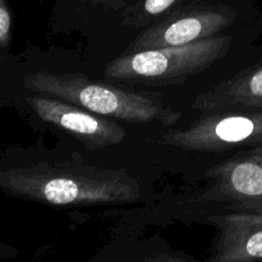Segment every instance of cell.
<instances>
[{"label":"cell","mask_w":262,"mask_h":262,"mask_svg":"<svg viewBox=\"0 0 262 262\" xmlns=\"http://www.w3.org/2000/svg\"><path fill=\"white\" fill-rule=\"evenodd\" d=\"M235 19L227 7H192L155 23L136 37L124 54L151 49L182 46L217 35Z\"/></svg>","instance_id":"6"},{"label":"cell","mask_w":262,"mask_h":262,"mask_svg":"<svg viewBox=\"0 0 262 262\" xmlns=\"http://www.w3.org/2000/svg\"><path fill=\"white\" fill-rule=\"evenodd\" d=\"M207 177L214 181V187L206 199L214 194L250 206L262 205V143L210 169Z\"/></svg>","instance_id":"7"},{"label":"cell","mask_w":262,"mask_h":262,"mask_svg":"<svg viewBox=\"0 0 262 262\" xmlns=\"http://www.w3.org/2000/svg\"><path fill=\"white\" fill-rule=\"evenodd\" d=\"M219 220L230 253L245 260H262V214H230Z\"/></svg>","instance_id":"9"},{"label":"cell","mask_w":262,"mask_h":262,"mask_svg":"<svg viewBox=\"0 0 262 262\" xmlns=\"http://www.w3.org/2000/svg\"><path fill=\"white\" fill-rule=\"evenodd\" d=\"M232 37L215 35L182 46L124 54L105 68L109 79L125 83L161 84L186 81L206 71L229 51Z\"/></svg>","instance_id":"3"},{"label":"cell","mask_w":262,"mask_h":262,"mask_svg":"<svg viewBox=\"0 0 262 262\" xmlns=\"http://www.w3.org/2000/svg\"><path fill=\"white\" fill-rule=\"evenodd\" d=\"M163 143L201 152H227L260 145L262 110L230 109L204 113L186 129L166 133Z\"/></svg>","instance_id":"4"},{"label":"cell","mask_w":262,"mask_h":262,"mask_svg":"<svg viewBox=\"0 0 262 262\" xmlns=\"http://www.w3.org/2000/svg\"><path fill=\"white\" fill-rule=\"evenodd\" d=\"M12 15L8 9L5 0H0V51H4L10 45L12 35Z\"/></svg>","instance_id":"11"},{"label":"cell","mask_w":262,"mask_h":262,"mask_svg":"<svg viewBox=\"0 0 262 262\" xmlns=\"http://www.w3.org/2000/svg\"><path fill=\"white\" fill-rule=\"evenodd\" d=\"M20 86L30 94L56 97L94 114L128 123L173 125L181 113L160 97L96 82L81 73L35 71L23 74Z\"/></svg>","instance_id":"2"},{"label":"cell","mask_w":262,"mask_h":262,"mask_svg":"<svg viewBox=\"0 0 262 262\" xmlns=\"http://www.w3.org/2000/svg\"><path fill=\"white\" fill-rule=\"evenodd\" d=\"M0 191L8 196L53 206L132 204L138 182L125 170L37 161L20 164L0 156Z\"/></svg>","instance_id":"1"},{"label":"cell","mask_w":262,"mask_h":262,"mask_svg":"<svg viewBox=\"0 0 262 262\" xmlns=\"http://www.w3.org/2000/svg\"><path fill=\"white\" fill-rule=\"evenodd\" d=\"M178 0H143L123 13V23L133 27H145L170 9Z\"/></svg>","instance_id":"10"},{"label":"cell","mask_w":262,"mask_h":262,"mask_svg":"<svg viewBox=\"0 0 262 262\" xmlns=\"http://www.w3.org/2000/svg\"><path fill=\"white\" fill-rule=\"evenodd\" d=\"M192 107L201 113L262 110V61L197 95Z\"/></svg>","instance_id":"8"},{"label":"cell","mask_w":262,"mask_h":262,"mask_svg":"<svg viewBox=\"0 0 262 262\" xmlns=\"http://www.w3.org/2000/svg\"><path fill=\"white\" fill-rule=\"evenodd\" d=\"M22 101L38 119L66 130L90 150L118 145L125 138V129L114 120L56 97L26 94Z\"/></svg>","instance_id":"5"},{"label":"cell","mask_w":262,"mask_h":262,"mask_svg":"<svg viewBox=\"0 0 262 262\" xmlns=\"http://www.w3.org/2000/svg\"><path fill=\"white\" fill-rule=\"evenodd\" d=\"M15 253H17L15 248H13L12 246H8V245H5V243L0 242V260L13 257Z\"/></svg>","instance_id":"12"}]
</instances>
